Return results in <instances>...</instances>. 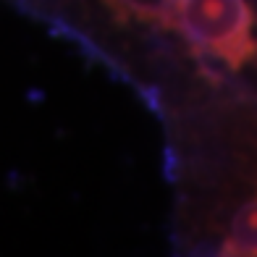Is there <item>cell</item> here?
<instances>
[{"mask_svg":"<svg viewBox=\"0 0 257 257\" xmlns=\"http://www.w3.org/2000/svg\"><path fill=\"white\" fill-rule=\"evenodd\" d=\"M176 123L257 100V0H14Z\"/></svg>","mask_w":257,"mask_h":257,"instance_id":"obj_1","label":"cell"}]
</instances>
